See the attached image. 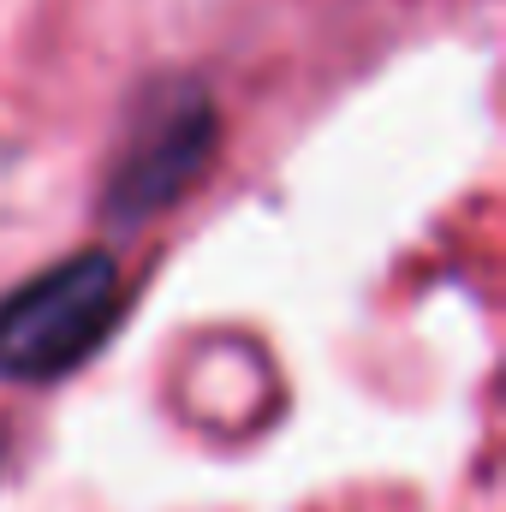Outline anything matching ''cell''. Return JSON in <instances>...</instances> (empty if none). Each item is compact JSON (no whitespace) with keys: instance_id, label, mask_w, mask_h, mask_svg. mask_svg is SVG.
<instances>
[{"instance_id":"6da1fadb","label":"cell","mask_w":506,"mask_h":512,"mask_svg":"<svg viewBox=\"0 0 506 512\" xmlns=\"http://www.w3.org/2000/svg\"><path fill=\"white\" fill-rule=\"evenodd\" d=\"M126 310V274L114 251L60 256L0 298V382H54L78 370Z\"/></svg>"},{"instance_id":"7a4b0ae2","label":"cell","mask_w":506,"mask_h":512,"mask_svg":"<svg viewBox=\"0 0 506 512\" xmlns=\"http://www.w3.org/2000/svg\"><path fill=\"white\" fill-rule=\"evenodd\" d=\"M215 143H221V114H215L209 90L203 84H161V96L149 108H137V126L114 161V179L102 197L108 221L137 227V221L173 209L203 179Z\"/></svg>"},{"instance_id":"3957f363","label":"cell","mask_w":506,"mask_h":512,"mask_svg":"<svg viewBox=\"0 0 506 512\" xmlns=\"http://www.w3.org/2000/svg\"><path fill=\"white\" fill-rule=\"evenodd\" d=\"M0 459H6V441H0Z\"/></svg>"}]
</instances>
